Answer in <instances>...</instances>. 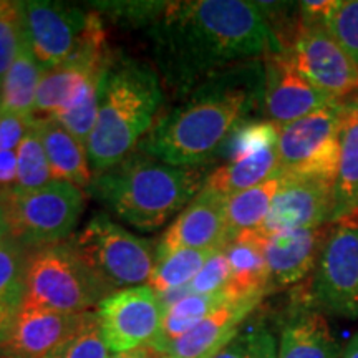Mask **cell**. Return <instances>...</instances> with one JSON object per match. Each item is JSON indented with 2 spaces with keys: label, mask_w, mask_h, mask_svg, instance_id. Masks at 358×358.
Segmentation results:
<instances>
[{
  "label": "cell",
  "mask_w": 358,
  "mask_h": 358,
  "mask_svg": "<svg viewBox=\"0 0 358 358\" xmlns=\"http://www.w3.org/2000/svg\"><path fill=\"white\" fill-rule=\"evenodd\" d=\"M163 77L189 93L214 75L284 50L257 2H168L150 29Z\"/></svg>",
  "instance_id": "1"
},
{
  "label": "cell",
  "mask_w": 358,
  "mask_h": 358,
  "mask_svg": "<svg viewBox=\"0 0 358 358\" xmlns=\"http://www.w3.org/2000/svg\"><path fill=\"white\" fill-rule=\"evenodd\" d=\"M103 297L106 294L69 241L38 248L27 259L24 301L57 312L83 313Z\"/></svg>",
  "instance_id": "7"
},
{
  "label": "cell",
  "mask_w": 358,
  "mask_h": 358,
  "mask_svg": "<svg viewBox=\"0 0 358 358\" xmlns=\"http://www.w3.org/2000/svg\"><path fill=\"white\" fill-rule=\"evenodd\" d=\"M198 168L166 164L141 151L95 174L88 191L129 226L155 231L203 189Z\"/></svg>",
  "instance_id": "4"
},
{
  "label": "cell",
  "mask_w": 358,
  "mask_h": 358,
  "mask_svg": "<svg viewBox=\"0 0 358 358\" xmlns=\"http://www.w3.org/2000/svg\"><path fill=\"white\" fill-rule=\"evenodd\" d=\"M322 25L358 64V0H338Z\"/></svg>",
  "instance_id": "35"
},
{
  "label": "cell",
  "mask_w": 358,
  "mask_h": 358,
  "mask_svg": "<svg viewBox=\"0 0 358 358\" xmlns=\"http://www.w3.org/2000/svg\"><path fill=\"white\" fill-rule=\"evenodd\" d=\"M264 60V106L272 123L284 127L313 111L324 108L337 98L313 87L295 65L287 50L267 53Z\"/></svg>",
  "instance_id": "14"
},
{
  "label": "cell",
  "mask_w": 358,
  "mask_h": 358,
  "mask_svg": "<svg viewBox=\"0 0 358 358\" xmlns=\"http://www.w3.org/2000/svg\"><path fill=\"white\" fill-rule=\"evenodd\" d=\"M332 222L312 229L266 237V261L268 268V289L287 287L306 279L315 271L322 250L330 236Z\"/></svg>",
  "instance_id": "17"
},
{
  "label": "cell",
  "mask_w": 358,
  "mask_h": 358,
  "mask_svg": "<svg viewBox=\"0 0 358 358\" xmlns=\"http://www.w3.org/2000/svg\"><path fill=\"white\" fill-rule=\"evenodd\" d=\"M275 335L262 322L241 325L237 334L211 358H277Z\"/></svg>",
  "instance_id": "30"
},
{
  "label": "cell",
  "mask_w": 358,
  "mask_h": 358,
  "mask_svg": "<svg viewBox=\"0 0 358 358\" xmlns=\"http://www.w3.org/2000/svg\"><path fill=\"white\" fill-rule=\"evenodd\" d=\"M7 234H8V224L6 217V209H3L2 198H0V239L7 237Z\"/></svg>",
  "instance_id": "44"
},
{
  "label": "cell",
  "mask_w": 358,
  "mask_h": 358,
  "mask_svg": "<svg viewBox=\"0 0 358 358\" xmlns=\"http://www.w3.org/2000/svg\"><path fill=\"white\" fill-rule=\"evenodd\" d=\"M25 42L20 2L0 0V83Z\"/></svg>",
  "instance_id": "33"
},
{
  "label": "cell",
  "mask_w": 358,
  "mask_h": 358,
  "mask_svg": "<svg viewBox=\"0 0 358 358\" xmlns=\"http://www.w3.org/2000/svg\"><path fill=\"white\" fill-rule=\"evenodd\" d=\"M226 198L203 186L168 227L156 248V262L182 249H224L227 245Z\"/></svg>",
  "instance_id": "15"
},
{
  "label": "cell",
  "mask_w": 358,
  "mask_h": 358,
  "mask_svg": "<svg viewBox=\"0 0 358 358\" xmlns=\"http://www.w3.org/2000/svg\"><path fill=\"white\" fill-rule=\"evenodd\" d=\"M227 301V295L224 290L216 294H191L187 297L174 303L163 312L161 329L153 342L150 343L151 350L163 355L164 350L181 337L194 329L204 317L213 313L217 307H221Z\"/></svg>",
  "instance_id": "25"
},
{
  "label": "cell",
  "mask_w": 358,
  "mask_h": 358,
  "mask_svg": "<svg viewBox=\"0 0 358 358\" xmlns=\"http://www.w3.org/2000/svg\"><path fill=\"white\" fill-rule=\"evenodd\" d=\"M8 236L20 245H52L73 231L83 213V192L65 181H50L37 189L0 192Z\"/></svg>",
  "instance_id": "6"
},
{
  "label": "cell",
  "mask_w": 358,
  "mask_h": 358,
  "mask_svg": "<svg viewBox=\"0 0 358 358\" xmlns=\"http://www.w3.org/2000/svg\"><path fill=\"white\" fill-rule=\"evenodd\" d=\"M32 124V118L0 111V151H15Z\"/></svg>",
  "instance_id": "38"
},
{
  "label": "cell",
  "mask_w": 358,
  "mask_h": 358,
  "mask_svg": "<svg viewBox=\"0 0 358 358\" xmlns=\"http://www.w3.org/2000/svg\"><path fill=\"white\" fill-rule=\"evenodd\" d=\"M25 37L43 70L65 64L77 52L90 13L62 2H20Z\"/></svg>",
  "instance_id": "12"
},
{
  "label": "cell",
  "mask_w": 358,
  "mask_h": 358,
  "mask_svg": "<svg viewBox=\"0 0 358 358\" xmlns=\"http://www.w3.org/2000/svg\"><path fill=\"white\" fill-rule=\"evenodd\" d=\"M335 208V182L322 179L282 178L271 209L259 234L264 237L312 229L332 222Z\"/></svg>",
  "instance_id": "13"
},
{
  "label": "cell",
  "mask_w": 358,
  "mask_h": 358,
  "mask_svg": "<svg viewBox=\"0 0 358 358\" xmlns=\"http://www.w3.org/2000/svg\"><path fill=\"white\" fill-rule=\"evenodd\" d=\"M219 250V249H217ZM216 250L213 249H182L171 256L158 261L155 266L151 279L148 282V287L156 295L168 292L171 289L185 287L189 285L192 279L198 275V272L209 257Z\"/></svg>",
  "instance_id": "27"
},
{
  "label": "cell",
  "mask_w": 358,
  "mask_h": 358,
  "mask_svg": "<svg viewBox=\"0 0 358 358\" xmlns=\"http://www.w3.org/2000/svg\"><path fill=\"white\" fill-rule=\"evenodd\" d=\"M96 319L111 352L124 353L148 347L156 338L163 307L146 285L116 290L98 302Z\"/></svg>",
  "instance_id": "11"
},
{
  "label": "cell",
  "mask_w": 358,
  "mask_h": 358,
  "mask_svg": "<svg viewBox=\"0 0 358 358\" xmlns=\"http://www.w3.org/2000/svg\"><path fill=\"white\" fill-rule=\"evenodd\" d=\"M19 308L20 307H13L8 306V303L0 302V348H6L8 340H10Z\"/></svg>",
  "instance_id": "41"
},
{
  "label": "cell",
  "mask_w": 358,
  "mask_h": 358,
  "mask_svg": "<svg viewBox=\"0 0 358 358\" xmlns=\"http://www.w3.org/2000/svg\"><path fill=\"white\" fill-rule=\"evenodd\" d=\"M45 358H110V348L98 325L96 313L90 317L78 332Z\"/></svg>",
  "instance_id": "34"
},
{
  "label": "cell",
  "mask_w": 358,
  "mask_h": 358,
  "mask_svg": "<svg viewBox=\"0 0 358 358\" xmlns=\"http://www.w3.org/2000/svg\"><path fill=\"white\" fill-rule=\"evenodd\" d=\"M279 128L280 127H277L271 120H266V122L248 120L234 129V133L224 145L226 148H222L221 151L226 155L227 163L248 158L257 151L275 146L279 141Z\"/></svg>",
  "instance_id": "31"
},
{
  "label": "cell",
  "mask_w": 358,
  "mask_h": 358,
  "mask_svg": "<svg viewBox=\"0 0 358 358\" xmlns=\"http://www.w3.org/2000/svg\"><path fill=\"white\" fill-rule=\"evenodd\" d=\"M340 358H358V332L353 335V338L350 340V342L343 347L342 357Z\"/></svg>",
  "instance_id": "43"
},
{
  "label": "cell",
  "mask_w": 358,
  "mask_h": 358,
  "mask_svg": "<svg viewBox=\"0 0 358 358\" xmlns=\"http://www.w3.org/2000/svg\"><path fill=\"white\" fill-rule=\"evenodd\" d=\"M17 153V189H37L50 182L52 171L37 128L30 127Z\"/></svg>",
  "instance_id": "28"
},
{
  "label": "cell",
  "mask_w": 358,
  "mask_h": 358,
  "mask_svg": "<svg viewBox=\"0 0 358 358\" xmlns=\"http://www.w3.org/2000/svg\"><path fill=\"white\" fill-rule=\"evenodd\" d=\"M358 211V95L343 100L332 222Z\"/></svg>",
  "instance_id": "22"
},
{
  "label": "cell",
  "mask_w": 358,
  "mask_h": 358,
  "mask_svg": "<svg viewBox=\"0 0 358 358\" xmlns=\"http://www.w3.org/2000/svg\"><path fill=\"white\" fill-rule=\"evenodd\" d=\"M308 301L324 315L358 319V211L332 222L308 289Z\"/></svg>",
  "instance_id": "9"
},
{
  "label": "cell",
  "mask_w": 358,
  "mask_h": 358,
  "mask_svg": "<svg viewBox=\"0 0 358 358\" xmlns=\"http://www.w3.org/2000/svg\"><path fill=\"white\" fill-rule=\"evenodd\" d=\"M272 178H280L277 145L214 169L206 178L204 186L222 194L224 198H229Z\"/></svg>",
  "instance_id": "23"
},
{
  "label": "cell",
  "mask_w": 358,
  "mask_h": 358,
  "mask_svg": "<svg viewBox=\"0 0 358 358\" xmlns=\"http://www.w3.org/2000/svg\"><path fill=\"white\" fill-rule=\"evenodd\" d=\"M92 315V312H57L24 301L6 350L27 358H45L78 332Z\"/></svg>",
  "instance_id": "16"
},
{
  "label": "cell",
  "mask_w": 358,
  "mask_h": 358,
  "mask_svg": "<svg viewBox=\"0 0 358 358\" xmlns=\"http://www.w3.org/2000/svg\"><path fill=\"white\" fill-rule=\"evenodd\" d=\"M264 245L266 237L252 229L236 236L224 248L231 267L229 282L224 287L229 301L264 299V295L271 290Z\"/></svg>",
  "instance_id": "19"
},
{
  "label": "cell",
  "mask_w": 358,
  "mask_h": 358,
  "mask_svg": "<svg viewBox=\"0 0 358 358\" xmlns=\"http://www.w3.org/2000/svg\"><path fill=\"white\" fill-rule=\"evenodd\" d=\"M337 2L338 0H303V2L297 3V7L302 19L324 24L327 17L337 6Z\"/></svg>",
  "instance_id": "39"
},
{
  "label": "cell",
  "mask_w": 358,
  "mask_h": 358,
  "mask_svg": "<svg viewBox=\"0 0 358 358\" xmlns=\"http://www.w3.org/2000/svg\"><path fill=\"white\" fill-rule=\"evenodd\" d=\"M27 259L20 244L3 237L0 239V302L20 307L25 299Z\"/></svg>",
  "instance_id": "29"
},
{
  "label": "cell",
  "mask_w": 358,
  "mask_h": 358,
  "mask_svg": "<svg viewBox=\"0 0 358 358\" xmlns=\"http://www.w3.org/2000/svg\"><path fill=\"white\" fill-rule=\"evenodd\" d=\"M34 127L42 140L52 178L70 182L78 189H88L93 178L85 145L53 118L35 120Z\"/></svg>",
  "instance_id": "21"
},
{
  "label": "cell",
  "mask_w": 358,
  "mask_h": 358,
  "mask_svg": "<svg viewBox=\"0 0 358 358\" xmlns=\"http://www.w3.org/2000/svg\"><path fill=\"white\" fill-rule=\"evenodd\" d=\"M155 355H156V352L151 350L150 347H143V348H138V350L115 353V355L110 358H155Z\"/></svg>",
  "instance_id": "42"
},
{
  "label": "cell",
  "mask_w": 358,
  "mask_h": 358,
  "mask_svg": "<svg viewBox=\"0 0 358 358\" xmlns=\"http://www.w3.org/2000/svg\"><path fill=\"white\" fill-rule=\"evenodd\" d=\"M343 100L279 128L280 178L322 179L335 182L340 161V124Z\"/></svg>",
  "instance_id": "8"
},
{
  "label": "cell",
  "mask_w": 358,
  "mask_h": 358,
  "mask_svg": "<svg viewBox=\"0 0 358 358\" xmlns=\"http://www.w3.org/2000/svg\"><path fill=\"white\" fill-rule=\"evenodd\" d=\"M100 82L101 77L88 83L87 90L82 95V98L70 106L69 110L58 113L55 118L58 123L64 127L70 134H73L82 145L87 146V141L90 134L93 133V128L96 124L98 118V92H100Z\"/></svg>",
  "instance_id": "32"
},
{
  "label": "cell",
  "mask_w": 358,
  "mask_h": 358,
  "mask_svg": "<svg viewBox=\"0 0 358 358\" xmlns=\"http://www.w3.org/2000/svg\"><path fill=\"white\" fill-rule=\"evenodd\" d=\"M262 299L229 301L204 317L185 337L171 343L163 355L168 358H211L237 334Z\"/></svg>",
  "instance_id": "18"
},
{
  "label": "cell",
  "mask_w": 358,
  "mask_h": 358,
  "mask_svg": "<svg viewBox=\"0 0 358 358\" xmlns=\"http://www.w3.org/2000/svg\"><path fill=\"white\" fill-rule=\"evenodd\" d=\"M163 92L158 73L148 64L111 58L100 82L98 118L87 141L92 171L100 174L133 153L151 129Z\"/></svg>",
  "instance_id": "3"
},
{
  "label": "cell",
  "mask_w": 358,
  "mask_h": 358,
  "mask_svg": "<svg viewBox=\"0 0 358 358\" xmlns=\"http://www.w3.org/2000/svg\"><path fill=\"white\" fill-rule=\"evenodd\" d=\"M69 244L106 295L115 289L141 287L156 266L150 241L128 232L105 213L93 214Z\"/></svg>",
  "instance_id": "5"
},
{
  "label": "cell",
  "mask_w": 358,
  "mask_h": 358,
  "mask_svg": "<svg viewBox=\"0 0 358 358\" xmlns=\"http://www.w3.org/2000/svg\"><path fill=\"white\" fill-rule=\"evenodd\" d=\"M17 182V153L0 151V192L10 189Z\"/></svg>",
  "instance_id": "40"
},
{
  "label": "cell",
  "mask_w": 358,
  "mask_h": 358,
  "mask_svg": "<svg viewBox=\"0 0 358 358\" xmlns=\"http://www.w3.org/2000/svg\"><path fill=\"white\" fill-rule=\"evenodd\" d=\"M279 42L313 87L337 100L358 95V64L319 22L299 13Z\"/></svg>",
  "instance_id": "10"
},
{
  "label": "cell",
  "mask_w": 358,
  "mask_h": 358,
  "mask_svg": "<svg viewBox=\"0 0 358 358\" xmlns=\"http://www.w3.org/2000/svg\"><path fill=\"white\" fill-rule=\"evenodd\" d=\"M282 178H272L261 185L241 191L226 198V227L227 241L245 231L257 229L266 221L272 199L279 191ZM227 243V244H229Z\"/></svg>",
  "instance_id": "26"
},
{
  "label": "cell",
  "mask_w": 358,
  "mask_h": 358,
  "mask_svg": "<svg viewBox=\"0 0 358 358\" xmlns=\"http://www.w3.org/2000/svg\"><path fill=\"white\" fill-rule=\"evenodd\" d=\"M342 350L324 313L303 306L282 329L277 358H340Z\"/></svg>",
  "instance_id": "20"
},
{
  "label": "cell",
  "mask_w": 358,
  "mask_h": 358,
  "mask_svg": "<svg viewBox=\"0 0 358 358\" xmlns=\"http://www.w3.org/2000/svg\"><path fill=\"white\" fill-rule=\"evenodd\" d=\"M229 261H227L224 249H219L206 261L203 268L198 272V275L192 279L189 284L192 294L208 295L221 292L227 285V282H229Z\"/></svg>",
  "instance_id": "37"
},
{
  "label": "cell",
  "mask_w": 358,
  "mask_h": 358,
  "mask_svg": "<svg viewBox=\"0 0 358 358\" xmlns=\"http://www.w3.org/2000/svg\"><path fill=\"white\" fill-rule=\"evenodd\" d=\"M164 113L138 151L166 164L194 168L222 150L264 96V66L250 62L214 75Z\"/></svg>",
  "instance_id": "2"
},
{
  "label": "cell",
  "mask_w": 358,
  "mask_h": 358,
  "mask_svg": "<svg viewBox=\"0 0 358 358\" xmlns=\"http://www.w3.org/2000/svg\"><path fill=\"white\" fill-rule=\"evenodd\" d=\"M161 358H168V357H164V355H161Z\"/></svg>",
  "instance_id": "46"
},
{
  "label": "cell",
  "mask_w": 358,
  "mask_h": 358,
  "mask_svg": "<svg viewBox=\"0 0 358 358\" xmlns=\"http://www.w3.org/2000/svg\"><path fill=\"white\" fill-rule=\"evenodd\" d=\"M43 71L45 70L35 60L25 37L17 58L0 83V111L32 118L35 96H37Z\"/></svg>",
  "instance_id": "24"
},
{
  "label": "cell",
  "mask_w": 358,
  "mask_h": 358,
  "mask_svg": "<svg viewBox=\"0 0 358 358\" xmlns=\"http://www.w3.org/2000/svg\"><path fill=\"white\" fill-rule=\"evenodd\" d=\"M0 358H27V357H20V355H15V353H10V352H7L6 355H2Z\"/></svg>",
  "instance_id": "45"
},
{
  "label": "cell",
  "mask_w": 358,
  "mask_h": 358,
  "mask_svg": "<svg viewBox=\"0 0 358 358\" xmlns=\"http://www.w3.org/2000/svg\"><path fill=\"white\" fill-rule=\"evenodd\" d=\"M93 6L116 20L153 25L168 7V2H95Z\"/></svg>",
  "instance_id": "36"
}]
</instances>
